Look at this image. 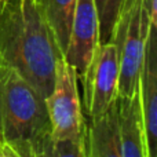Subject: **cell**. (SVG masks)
<instances>
[{"label":"cell","mask_w":157,"mask_h":157,"mask_svg":"<svg viewBox=\"0 0 157 157\" xmlns=\"http://www.w3.org/2000/svg\"><path fill=\"white\" fill-rule=\"evenodd\" d=\"M63 54L36 0L0 4V61L19 72L44 98Z\"/></svg>","instance_id":"obj_1"},{"label":"cell","mask_w":157,"mask_h":157,"mask_svg":"<svg viewBox=\"0 0 157 157\" xmlns=\"http://www.w3.org/2000/svg\"><path fill=\"white\" fill-rule=\"evenodd\" d=\"M51 135L46 98L17 69L0 61V141L35 157Z\"/></svg>","instance_id":"obj_2"},{"label":"cell","mask_w":157,"mask_h":157,"mask_svg":"<svg viewBox=\"0 0 157 157\" xmlns=\"http://www.w3.org/2000/svg\"><path fill=\"white\" fill-rule=\"evenodd\" d=\"M152 25H157V22L150 19L145 0H128L124 3L112 37L119 52V98L131 97L138 88Z\"/></svg>","instance_id":"obj_3"},{"label":"cell","mask_w":157,"mask_h":157,"mask_svg":"<svg viewBox=\"0 0 157 157\" xmlns=\"http://www.w3.org/2000/svg\"><path fill=\"white\" fill-rule=\"evenodd\" d=\"M119 52L114 41L98 43L81 75V105L88 120L105 114L119 98Z\"/></svg>","instance_id":"obj_4"},{"label":"cell","mask_w":157,"mask_h":157,"mask_svg":"<svg viewBox=\"0 0 157 157\" xmlns=\"http://www.w3.org/2000/svg\"><path fill=\"white\" fill-rule=\"evenodd\" d=\"M51 138L72 139L86 132L81 98L78 92V75L65 58H59L55 69L54 86L46 98Z\"/></svg>","instance_id":"obj_5"},{"label":"cell","mask_w":157,"mask_h":157,"mask_svg":"<svg viewBox=\"0 0 157 157\" xmlns=\"http://www.w3.org/2000/svg\"><path fill=\"white\" fill-rule=\"evenodd\" d=\"M98 43L99 26L94 0H76L63 58L76 69L78 77L84 73Z\"/></svg>","instance_id":"obj_6"},{"label":"cell","mask_w":157,"mask_h":157,"mask_svg":"<svg viewBox=\"0 0 157 157\" xmlns=\"http://www.w3.org/2000/svg\"><path fill=\"white\" fill-rule=\"evenodd\" d=\"M157 25H152L147 35L144 65L139 76V102L146 138L147 157L157 155Z\"/></svg>","instance_id":"obj_7"},{"label":"cell","mask_w":157,"mask_h":157,"mask_svg":"<svg viewBox=\"0 0 157 157\" xmlns=\"http://www.w3.org/2000/svg\"><path fill=\"white\" fill-rule=\"evenodd\" d=\"M121 157H147L139 90L128 98H117Z\"/></svg>","instance_id":"obj_8"},{"label":"cell","mask_w":157,"mask_h":157,"mask_svg":"<svg viewBox=\"0 0 157 157\" xmlns=\"http://www.w3.org/2000/svg\"><path fill=\"white\" fill-rule=\"evenodd\" d=\"M87 157H121L117 101L105 114L87 124Z\"/></svg>","instance_id":"obj_9"},{"label":"cell","mask_w":157,"mask_h":157,"mask_svg":"<svg viewBox=\"0 0 157 157\" xmlns=\"http://www.w3.org/2000/svg\"><path fill=\"white\" fill-rule=\"evenodd\" d=\"M62 54L66 51L76 0H36Z\"/></svg>","instance_id":"obj_10"},{"label":"cell","mask_w":157,"mask_h":157,"mask_svg":"<svg viewBox=\"0 0 157 157\" xmlns=\"http://www.w3.org/2000/svg\"><path fill=\"white\" fill-rule=\"evenodd\" d=\"M35 157H87L86 132L72 139H54L50 135Z\"/></svg>","instance_id":"obj_11"},{"label":"cell","mask_w":157,"mask_h":157,"mask_svg":"<svg viewBox=\"0 0 157 157\" xmlns=\"http://www.w3.org/2000/svg\"><path fill=\"white\" fill-rule=\"evenodd\" d=\"M125 0H94L99 26V43L112 40Z\"/></svg>","instance_id":"obj_12"},{"label":"cell","mask_w":157,"mask_h":157,"mask_svg":"<svg viewBox=\"0 0 157 157\" xmlns=\"http://www.w3.org/2000/svg\"><path fill=\"white\" fill-rule=\"evenodd\" d=\"M125 2H128V0H125ZM145 6L149 11L150 19L153 22H157V0H145Z\"/></svg>","instance_id":"obj_13"},{"label":"cell","mask_w":157,"mask_h":157,"mask_svg":"<svg viewBox=\"0 0 157 157\" xmlns=\"http://www.w3.org/2000/svg\"><path fill=\"white\" fill-rule=\"evenodd\" d=\"M0 157H21L11 146L0 141Z\"/></svg>","instance_id":"obj_14"},{"label":"cell","mask_w":157,"mask_h":157,"mask_svg":"<svg viewBox=\"0 0 157 157\" xmlns=\"http://www.w3.org/2000/svg\"><path fill=\"white\" fill-rule=\"evenodd\" d=\"M6 2H8V0H0V4H2V3H6Z\"/></svg>","instance_id":"obj_15"}]
</instances>
